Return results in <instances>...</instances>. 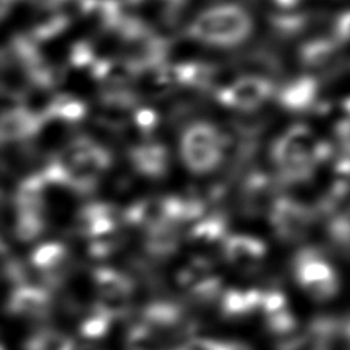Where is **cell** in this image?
Instances as JSON below:
<instances>
[{
	"mask_svg": "<svg viewBox=\"0 0 350 350\" xmlns=\"http://www.w3.org/2000/svg\"><path fill=\"white\" fill-rule=\"evenodd\" d=\"M265 320L269 331L273 335H279V336L291 334L297 327V320L287 308L283 310L267 314Z\"/></svg>",
	"mask_w": 350,
	"mask_h": 350,
	"instance_id": "cell-20",
	"label": "cell"
},
{
	"mask_svg": "<svg viewBox=\"0 0 350 350\" xmlns=\"http://www.w3.org/2000/svg\"><path fill=\"white\" fill-rule=\"evenodd\" d=\"M131 161L135 170L146 176H161L167 170L168 156L164 146L159 144H145L131 150Z\"/></svg>",
	"mask_w": 350,
	"mask_h": 350,
	"instance_id": "cell-11",
	"label": "cell"
},
{
	"mask_svg": "<svg viewBox=\"0 0 350 350\" xmlns=\"http://www.w3.org/2000/svg\"><path fill=\"white\" fill-rule=\"evenodd\" d=\"M271 221L276 234L287 241L298 239L306 228L308 213L291 200H278L271 209Z\"/></svg>",
	"mask_w": 350,
	"mask_h": 350,
	"instance_id": "cell-7",
	"label": "cell"
},
{
	"mask_svg": "<svg viewBox=\"0 0 350 350\" xmlns=\"http://www.w3.org/2000/svg\"><path fill=\"white\" fill-rule=\"evenodd\" d=\"M211 350H252L249 346L237 342H219L211 339Z\"/></svg>",
	"mask_w": 350,
	"mask_h": 350,
	"instance_id": "cell-25",
	"label": "cell"
},
{
	"mask_svg": "<svg viewBox=\"0 0 350 350\" xmlns=\"http://www.w3.org/2000/svg\"><path fill=\"white\" fill-rule=\"evenodd\" d=\"M335 37L338 41L350 40V11L342 12L335 22Z\"/></svg>",
	"mask_w": 350,
	"mask_h": 350,
	"instance_id": "cell-23",
	"label": "cell"
},
{
	"mask_svg": "<svg viewBox=\"0 0 350 350\" xmlns=\"http://www.w3.org/2000/svg\"><path fill=\"white\" fill-rule=\"evenodd\" d=\"M278 5H280V7H293V5H295L299 0H273Z\"/></svg>",
	"mask_w": 350,
	"mask_h": 350,
	"instance_id": "cell-27",
	"label": "cell"
},
{
	"mask_svg": "<svg viewBox=\"0 0 350 350\" xmlns=\"http://www.w3.org/2000/svg\"><path fill=\"white\" fill-rule=\"evenodd\" d=\"M327 149L320 146L305 126L291 127L273 146V159L288 179L305 178Z\"/></svg>",
	"mask_w": 350,
	"mask_h": 350,
	"instance_id": "cell-2",
	"label": "cell"
},
{
	"mask_svg": "<svg viewBox=\"0 0 350 350\" xmlns=\"http://www.w3.org/2000/svg\"><path fill=\"white\" fill-rule=\"evenodd\" d=\"M223 152L224 138L206 122L189 126L182 135L180 154L191 172L206 174L215 170L223 159Z\"/></svg>",
	"mask_w": 350,
	"mask_h": 350,
	"instance_id": "cell-3",
	"label": "cell"
},
{
	"mask_svg": "<svg viewBox=\"0 0 350 350\" xmlns=\"http://www.w3.org/2000/svg\"><path fill=\"white\" fill-rule=\"evenodd\" d=\"M272 83L258 75H245L219 92V100L224 105L253 111L258 108L272 93Z\"/></svg>",
	"mask_w": 350,
	"mask_h": 350,
	"instance_id": "cell-5",
	"label": "cell"
},
{
	"mask_svg": "<svg viewBox=\"0 0 350 350\" xmlns=\"http://www.w3.org/2000/svg\"><path fill=\"white\" fill-rule=\"evenodd\" d=\"M44 116L23 108H10L1 116V139L4 142L22 141L33 137L41 127Z\"/></svg>",
	"mask_w": 350,
	"mask_h": 350,
	"instance_id": "cell-8",
	"label": "cell"
},
{
	"mask_svg": "<svg viewBox=\"0 0 350 350\" xmlns=\"http://www.w3.org/2000/svg\"><path fill=\"white\" fill-rule=\"evenodd\" d=\"M51 299L44 288L22 284L11 294L8 310L22 317H41L46 314Z\"/></svg>",
	"mask_w": 350,
	"mask_h": 350,
	"instance_id": "cell-10",
	"label": "cell"
},
{
	"mask_svg": "<svg viewBox=\"0 0 350 350\" xmlns=\"http://www.w3.org/2000/svg\"><path fill=\"white\" fill-rule=\"evenodd\" d=\"M334 48L329 40H314L302 48V60L308 66H320L329 59Z\"/></svg>",
	"mask_w": 350,
	"mask_h": 350,
	"instance_id": "cell-19",
	"label": "cell"
},
{
	"mask_svg": "<svg viewBox=\"0 0 350 350\" xmlns=\"http://www.w3.org/2000/svg\"><path fill=\"white\" fill-rule=\"evenodd\" d=\"M345 108L347 109V113H349V116H350V98L345 103Z\"/></svg>",
	"mask_w": 350,
	"mask_h": 350,
	"instance_id": "cell-28",
	"label": "cell"
},
{
	"mask_svg": "<svg viewBox=\"0 0 350 350\" xmlns=\"http://www.w3.org/2000/svg\"><path fill=\"white\" fill-rule=\"evenodd\" d=\"M227 261L238 268H254L265 254V245L262 241L249 235H230L223 246Z\"/></svg>",
	"mask_w": 350,
	"mask_h": 350,
	"instance_id": "cell-9",
	"label": "cell"
},
{
	"mask_svg": "<svg viewBox=\"0 0 350 350\" xmlns=\"http://www.w3.org/2000/svg\"><path fill=\"white\" fill-rule=\"evenodd\" d=\"M286 308H287V302H286V297L283 293L272 290V291H265L262 294L261 310L265 316L279 312V310H283Z\"/></svg>",
	"mask_w": 350,
	"mask_h": 350,
	"instance_id": "cell-22",
	"label": "cell"
},
{
	"mask_svg": "<svg viewBox=\"0 0 350 350\" xmlns=\"http://www.w3.org/2000/svg\"><path fill=\"white\" fill-rule=\"evenodd\" d=\"M111 317L105 314L104 312L98 310L97 308H93L92 313L83 319V321L79 325V332L82 336L88 339H98L103 338L111 323Z\"/></svg>",
	"mask_w": 350,
	"mask_h": 350,
	"instance_id": "cell-18",
	"label": "cell"
},
{
	"mask_svg": "<svg viewBox=\"0 0 350 350\" xmlns=\"http://www.w3.org/2000/svg\"><path fill=\"white\" fill-rule=\"evenodd\" d=\"M71 339L56 331H41L26 342V350H68Z\"/></svg>",
	"mask_w": 350,
	"mask_h": 350,
	"instance_id": "cell-16",
	"label": "cell"
},
{
	"mask_svg": "<svg viewBox=\"0 0 350 350\" xmlns=\"http://www.w3.org/2000/svg\"><path fill=\"white\" fill-rule=\"evenodd\" d=\"M135 122L142 130H150L156 124V113L150 109H139L135 113Z\"/></svg>",
	"mask_w": 350,
	"mask_h": 350,
	"instance_id": "cell-24",
	"label": "cell"
},
{
	"mask_svg": "<svg viewBox=\"0 0 350 350\" xmlns=\"http://www.w3.org/2000/svg\"><path fill=\"white\" fill-rule=\"evenodd\" d=\"M317 83L314 79L309 77L299 78L291 83H288L280 93V103L293 111L306 109L316 97Z\"/></svg>",
	"mask_w": 350,
	"mask_h": 350,
	"instance_id": "cell-14",
	"label": "cell"
},
{
	"mask_svg": "<svg viewBox=\"0 0 350 350\" xmlns=\"http://www.w3.org/2000/svg\"><path fill=\"white\" fill-rule=\"evenodd\" d=\"M44 230V220L41 213L18 212L15 221V234L22 241H31L37 238Z\"/></svg>",
	"mask_w": 350,
	"mask_h": 350,
	"instance_id": "cell-17",
	"label": "cell"
},
{
	"mask_svg": "<svg viewBox=\"0 0 350 350\" xmlns=\"http://www.w3.org/2000/svg\"><path fill=\"white\" fill-rule=\"evenodd\" d=\"M340 320L332 316L316 317L302 334L284 340L279 350H331L332 342L340 335Z\"/></svg>",
	"mask_w": 350,
	"mask_h": 350,
	"instance_id": "cell-6",
	"label": "cell"
},
{
	"mask_svg": "<svg viewBox=\"0 0 350 350\" xmlns=\"http://www.w3.org/2000/svg\"><path fill=\"white\" fill-rule=\"evenodd\" d=\"M223 234H224V223L219 217L206 219L198 223L191 231L193 238L202 239V241H216L221 238Z\"/></svg>",
	"mask_w": 350,
	"mask_h": 350,
	"instance_id": "cell-21",
	"label": "cell"
},
{
	"mask_svg": "<svg viewBox=\"0 0 350 350\" xmlns=\"http://www.w3.org/2000/svg\"><path fill=\"white\" fill-rule=\"evenodd\" d=\"M93 284L98 294V298L130 297L133 293L131 279L112 268L94 269Z\"/></svg>",
	"mask_w": 350,
	"mask_h": 350,
	"instance_id": "cell-12",
	"label": "cell"
},
{
	"mask_svg": "<svg viewBox=\"0 0 350 350\" xmlns=\"http://www.w3.org/2000/svg\"><path fill=\"white\" fill-rule=\"evenodd\" d=\"M250 15L237 4H220L202 11L189 26L190 37L215 46H234L252 31Z\"/></svg>",
	"mask_w": 350,
	"mask_h": 350,
	"instance_id": "cell-1",
	"label": "cell"
},
{
	"mask_svg": "<svg viewBox=\"0 0 350 350\" xmlns=\"http://www.w3.org/2000/svg\"><path fill=\"white\" fill-rule=\"evenodd\" d=\"M79 227L82 232L90 237L107 235L115 227V215L109 205H89L81 212Z\"/></svg>",
	"mask_w": 350,
	"mask_h": 350,
	"instance_id": "cell-13",
	"label": "cell"
},
{
	"mask_svg": "<svg viewBox=\"0 0 350 350\" xmlns=\"http://www.w3.org/2000/svg\"><path fill=\"white\" fill-rule=\"evenodd\" d=\"M346 345V349L350 350V314L340 320V335Z\"/></svg>",
	"mask_w": 350,
	"mask_h": 350,
	"instance_id": "cell-26",
	"label": "cell"
},
{
	"mask_svg": "<svg viewBox=\"0 0 350 350\" xmlns=\"http://www.w3.org/2000/svg\"><path fill=\"white\" fill-rule=\"evenodd\" d=\"M295 279L314 299L325 301L336 295L339 282L334 268L314 250H302L294 262Z\"/></svg>",
	"mask_w": 350,
	"mask_h": 350,
	"instance_id": "cell-4",
	"label": "cell"
},
{
	"mask_svg": "<svg viewBox=\"0 0 350 350\" xmlns=\"http://www.w3.org/2000/svg\"><path fill=\"white\" fill-rule=\"evenodd\" d=\"M86 113V107L82 101L68 97L57 96L46 108L44 118H59L66 122H78Z\"/></svg>",
	"mask_w": 350,
	"mask_h": 350,
	"instance_id": "cell-15",
	"label": "cell"
}]
</instances>
